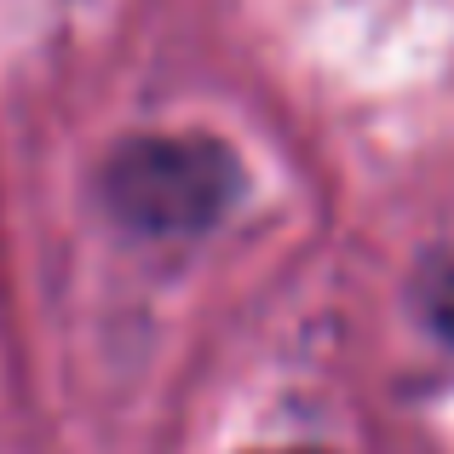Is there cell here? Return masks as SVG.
<instances>
[{"mask_svg":"<svg viewBox=\"0 0 454 454\" xmlns=\"http://www.w3.org/2000/svg\"><path fill=\"white\" fill-rule=\"evenodd\" d=\"M270 454H317V449H270Z\"/></svg>","mask_w":454,"mask_h":454,"instance_id":"cell-2","label":"cell"},{"mask_svg":"<svg viewBox=\"0 0 454 454\" xmlns=\"http://www.w3.org/2000/svg\"><path fill=\"white\" fill-rule=\"evenodd\" d=\"M104 201L145 236H196L231 207L236 155L201 133H145L104 161Z\"/></svg>","mask_w":454,"mask_h":454,"instance_id":"cell-1","label":"cell"}]
</instances>
